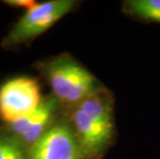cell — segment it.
<instances>
[{
  "label": "cell",
  "instance_id": "6da1fadb",
  "mask_svg": "<svg viewBox=\"0 0 160 159\" xmlns=\"http://www.w3.org/2000/svg\"><path fill=\"white\" fill-rule=\"evenodd\" d=\"M42 70L57 100L73 107L101 88L96 77L68 55L47 62Z\"/></svg>",
  "mask_w": 160,
  "mask_h": 159
},
{
  "label": "cell",
  "instance_id": "7a4b0ae2",
  "mask_svg": "<svg viewBox=\"0 0 160 159\" xmlns=\"http://www.w3.org/2000/svg\"><path fill=\"white\" fill-rule=\"evenodd\" d=\"M72 0H52L36 4L12 27L4 39V46H18L48 31L53 25L67 15L76 6Z\"/></svg>",
  "mask_w": 160,
  "mask_h": 159
},
{
  "label": "cell",
  "instance_id": "3957f363",
  "mask_svg": "<svg viewBox=\"0 0 160 159\" xmlns=\"http://www.w3.org/2000/svg\"><path fill=\"white\" fill-rule=\"evenodd\" d=\"M42 101L39 85L34 79L15 77L0 88V117L11 124L34 112Z\"/></svg>",
  "mask_w": 160,
  "mask_h": 159
},
{
  "label": "cell",
  "instance_id": "277c9868",
  "mask_svg": "<svg viewBox=\"0 0 160 159\" xmlns=\"http://www.w3.org/2000/svg\"><path fill=\"white\" fill-rule=\"evenodd\" d=\"M27 159H89L71 125L58 123L29 147Z\"/></svg>",
  "mask_w": 160,
  "mask_h": 159
},
{
  "label": "cell",
  "instance_id": "5b68a950",
  "mask_svg": "<svg viewBox=\"0 0 160 159\" xmlns=\"http://www.w3.org/2000/svg\"><path fill=\"white\" fill-rule=\"evenodd\" d=\"M71 127L89 159H100L108 150L115 131L97 124L86 112L74 107L70 115Z\"/></svg>",
  "mask_w": 160,
  "mask_h": 159
},
{
  "label": "cell",
  "instance_id": "8992f818",
  "mask_svg": "<svg viewBox=\"0 0 160 159\" xmlns=\"http://www.w3.org/2000/svg\"><path fill=\"white\" fill-rule=\"evenodd\" d=\"M56 97L43 98L34 112L11 123L13 133L29 147L33 145L51 127L50 123L56 111Z\"/></svg>",
  "mask_w": 160,
  "mask_h": 159
},
{
  "label": "cell",
  "instance_id": "52a82bcc",
  "mask_svg": "<svg viewBox=\"0 0 160 159\" xmlns=\"http://www.w3.org/2000/svg\"><path fill=\"white\" fill-rule=\"evenodd\" d=\"M77 107L86 112L97 124L108 130L115 131L113 98L103 88L91 94Z\"/></svg>",
  "mask_w": 160,
  "mask_h": 159
},
{
  "label": "cell",
  "instance_id": "ba28073f",
  "mask_svg": "<svg viewBox=\"0 0 160 159\" xmlns=\"http://www.w3.org/2000/svg\"><path fill=\"white\" fill-rule=\"evenodd\" d=\"M123 11L141 21L160 24V0H128L124 1Z\"/></svg>",
  "mask_w": 160,
  "mask_h": 159
},
{
  "label": "cell",
  "instance_id": "9c48e42d",
  "mask_svg": "<svg viewBox=\"0 0 160 159\" xmlns=\"http://www.w3.org/2000/svg\"><path fill=\"white\" fill-rule=\"evenodd\" d=\"M0 159H27L18 140L0 135Z\"/></svg>",
  "mask_w": 160,
  "mask_h": 159
},
{
  "label": "cell",
  "instance_id": "30bf717a",
  "mask_svg": "<svg viewBox=\"0 0 160 159\" xmlns=\"http://www.w3.org/2000/svg\"><path fill=\"white\" fill-rule=\"evenodd\" d=\"M5 3H8V5L11 6H16V7H24L26 8L27 11L33 7L36 2L33 1V0H6L4 1Z\"/></svg>",
  "mask_w": 160,
  "mask_h": 159
}]
</instances>
